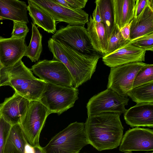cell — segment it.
I'll return each instance as SVG.
<instances>
[{"mask_svg":"<svg viewBox=\"0 0 153 153\" xmlns=\"http://www.w3.org/2000/svg\"><path fill=\"white\" fill-rule=\"evenodd\" d=\"M30 1L50 15L56 22H65L71 25L83 26L88 22V14L82 9H71L61 6L53 0Z\"/></svg>","mask_w":153,"mask_h":153,"instance_id":"11","label":"cell"},{"mask_svg":"<svg viewBox=\"0 0 153 153\" xmlns=\"http://www.w3.org/2000/svg\"><path fill=\"white\" fill-rule=\"evenodd\" d=\"M153 33V0L148 3L139 17L131 22V40Z\"/></svg>","mask_w":153,"mask_h":153,"instance_id":"17","label":"cell"},{"mask_svg":"<svg viewBox=\"0 0 153 153\" xmlns=\"http://www.w3.org/2000/svg\"><path fill=\"white\" fill-rule=\"evenodd\" d=\"M119 150L146 151L153 150V130L136 127L126 131L119 145Z\"/></svg>","mask_w":153,"mask_h":153,"instance_id":"12","label":"cell"},{"mask_svg":"<svg viewBox=\"0 0 153 153\" xmlns=\"http://www.w3.org/2000/svg\"><path fill=\"white\" fill-rule=\"evenodd\" d=\"M131 22L126 25L120 29V32L123 37L126 39L131 40L130 38V27Z\"/></svg>","mask_w":153,"mask_h":153,"instance_id":"33","label":"cell"},{"mask_svg":"<svg viewBox=\"0 0 153 153\" xmlns=\"http://www.w3.org/2000/svg\"><path fill=\"white\" fill-rule=\"evenodd\" d=\"M61 6L75 10L84 8L88 1L87 0H53Z\"/></svg>","mask_w":153,"mask_h":153,"instance_id":"30","label":"cell"},{"mask_svg":"<svg viewBox=\"0 0 153 153\" xmlns=\"http://www.w3.org/2000/svg\"><path fill=\"white\" fill-rule=\"evenodd\" d=\"M126 124L131 127H153V103H137L124 114Z\"/></svg>","mask_w":153,"mask_h":153,"instance_id":"16","label":"cell"},{"mask_svg":"<svg viewBox=\"0 0 153 153\" xmlns=\"http://www.w3.org/2000/svg\"><path fill=\"white\" fill-rule=\"evenodd\" d=\"M47 82L35 77L22 59L1 70V86H10L15 92L29 101L39 100Z\"/></svg>","mask_w":153,"mask_h":153,"instance_id":"3","label":"cell"},{"mask_svg":"<svg viewBox=\"0 0 153 153\" xmlns=\"http://www.w3.org/2000/svg\"><path fill=\"white\" fill-rule=\"evenodd\" d=\"M13 23L11 37L17 39L25 38L29 31L26 24L15 21H13Z\"/></svg>","mask_w":153,"mask_h":153,"instance_id":"31","label":"cell"},{"mask_svg":"<svg viewBox=\"0 0 153 153\" xmlns=\"http://www.w3.org/2000/svg\"><path fill=\"white\" fill-rule=\"evenodd\" d=\"M146 51L129 43L114 52L103 55L104 64L110 67L137 62H144Z\"/></svg>","mask_w":153,"mask_h":153,"instance_id":"13","label":"cell"},{"mask_svg":"<svg viewBox=\"0 0 153 153\" xmlns=\"http://www.w3.org/2000/svg\"><path fill=\"white\" fill-rule=\"evenodd\" d=\"M153 153L152 152L151 153Z\"/></svg>","mask_w":153,"mask_h":153,"instance_id":"39","label":"cell"},{"mask_svg":"<svg viewBox=\"0 0 153 153\" xmlns=\"http://www.w3.org/2000/svg\"><path fill=\"white\" fill-rule=\"evenodd\" d=\"M127 95L137 103H153V82L132 88Z\"/></svg>","mask_w":153,"mask_h":153,"instance_id":"24","label":"cell"},{"mask_svg":"<svg viewBox=\"0 0 153 153\" xmlns=\"http://www.w3.org/2000/svg\"><path fill=\"white\" fill-rule=\"evenodd\" d=\"M25 39L0 36V61L4 67L13 65L25 56L27 47Z\"/></svg>","mask_w":153,"mask_h":153,"instance_id":"14","label":"cell"},{"mask_svg":"<svg viewBox=\"0 0 153 153\" xmlns=\"http://www.w3.org/2000/svg\"><path fill=\"white\" fill-rule=\"evenodd\" d=\"M50 114L48 108L39 101H30L20 124L26 140L32 146L40 145V133Z\"/></svg>","mask_w":153,"mask_h":153,"instance_id":"6","label":"cell"},{"mask_svg":"<svg viewBox=\"0 0 153 153\" xmlns=\"http://www.w3.org/2000/svg\"><path fill=\"white\" fill-rule=\"evenodd\" d=\"M136 0H111L114 23L120 30L130 23L134 17Z\"/></svg>","mask_w":153,"mask_h":153,"instance_id":"19","label":"cell"},{"mask_svg":"<svg viewBox=\"0 0 153 153\" xmlns=\"http://www.w3.org/2000/svg\"><path fill=\"white\" fill-rule=\"evenodd\" d=\"M27 5L18 0H0V20H10L27 24Z\"/></svg>","mask_w":153,"mask_h":153,"instance_id":"18","label":"cell"},{"mask_svg":"<svg viewBox=\"0 0 153 153\" xmlns=\"http://www.w3.org/2000/svg\"><path fill=\"white\" fill-rule=\"evenodd\" d=\"M30 70L40 79L47 82L73 87L71 74L63 64L58 60L54 59L39 60L32 66Z\"/></svg>","mask_w":153,"mask_h":153,"instance_id":"10","label":"cell"},{"mask_svg":"<svg viewBox=\"0 0 153 153\" xmlns=\"http://www.w3.org/2000/svg\"><path fill=\"white\" fill-rule=\"evenodd\" d=\"M48 47L53 59L61 62L67 68L73 78V87L76 88L91 79L101 57L99 54H82L51 38L48 41Z\"/></svg>","mask_w":153,"mask_h":153,"instance_id":"2","label":"cell"},{"mask_svg":"<svg viewBox=\"0 0 153 153\" xmlns=\"http://www.w3.org/2000/svg\"><path fill=\"white\" fill-rule=\"evenodd\" d=\"M129 41L123 37L120 30L114 23L111 36L108 42L107 54L114 52L128 43Z\"/></svg>","mask_w":153,"mask_h":153,"instance_id":"26","label":"cell"},{"mask_svg":"<svg viewBox=\"0 0 153 153\" xmlns=\"http://www.w3.org/2000/svg\"><path fill=\"white\" fill-rule=\"evenodd\" d=\"M25 153H34L33 147L27 143L25 147Z\"/></svg>","mask_w":153,"mask_h":153,"instance_id":"35","label":"cell"},{"mask_svg":"<svg viewBox=\"0 0 153 153\" xmlns=\"http://www.w3.org/2000/svg\"><path fill=\"white\" fill-rule=\"evenodd\" d=\"M32 25V36L30 42L27 46L25 56L33 62L37 61L40 58L42 51V36L37 27L33 23Z\"/></svg>","mask_w":153,"mask_h":153,"instance_id":"23","label":"cell"},{"mask_svg":"<svg viewBox=\"0 0 153 153\" xmlns=\"http://www.w3.org/2000/svg\"><path fill=\"white\" fill-rule=\"evenodd\" d=\"M120 116L103 113L88 116L85 126L89 144L99 151L119 146L124 130Z\"/></svg>","mask_w":153,"mask_h":153,"instance_id":"1","label":"cell"},{"mask_svg":"<svg viewBox=\"0 0 153 153\" xmlns=\"http://www.w3.org/2000/svg\"><path fill=\"white\" fill-rule=\"evenodd\" d=\"M102 22L104 24L108 41L111 36L114 25L113 9L111 0H97Z\"/></svg>","mask_w":153,"mask_h":153,"instance_id":"25","label":"cell"},{"mask_svg":"<svg viewBox=\"0 0 153 153\" xmlns=\"http://www.w3.org/2000/svg\"><path fill=\"white\" fill-rule=\"evenodd\" d=\"M89 144L85 123L76 122L56 134L42 148L45 153H78Z\"/></svg>","mask_w":153,"mask_h":153,"instance_id":"4","label":"cell"},{"mask_svg":"<svg viewBox=\"0 0 153 153\" xmlns=\"http://www.w3.org/2000/svg\"><path fill=\"white\" fill-rule=\"evenodd\" d=\"M123 153H133L132 151H127Z\"/></svg>","mask_w":153,"mask_h":153,"instance_id":"38","label":"cell"},{"mask_svg":"<svg viewBox=\"0 0 153 153\" xmlns=\"http://www.w3.org/2000/svg\"><path fill=\"white\" fill-rule=\"evenodd\" d=\"M78 94L77 88L47 82L39 101L50 114L60 115L74 106Z\"/></svg>","mask_w":153,"mask_h":153,"instance_id":"5","label":"cell"},{"mask_svg":"<svg viewBox=\"0 0 153 153\" xmlns=\"http://www.w3.org/2000/svg\"><path fill=\"white\" fill-rule=\"evenodd\" d=\"M95 2L96 4V7L92 13V18L96 22L98 23L102 22L98 4L96 1Z\"/></svg>","mask_w":153,"mask_h":153,"instance_id":"34","label":"cell"},{"mask_svg":"<svg viewBox=\"0 0 153 153\" xmlns=\"http://www.w3.org/2000/svg\"><path fill=\"white\" fill-rule=\"evenodd\" d=\"M34 153H45L40 145L33 147Z\"/></svg>","mask_w":153,"mask_h":153,"instance_id":"36","label":"cell"},{"mask_svg":"<svg viewBox=\"0 0 153 153\" xmlns=\"http://www.w3.org/2000/svg\"><path fill=\"white\" fill-rule=\"evenodd\" d=\"M148 0H136L134 6V17L136 19L138 18L147 4Z\"/></svg>","mask_w":153,"mask_h":153,"instance_id":"32","label":"cell"},{"mask_svg":"<svg viewBox=\"0 0 153 153\" xmlns=\"http://www.w3.org/2000/svg\"><path fill=\"white\" fill-rule=\"evenodd\" d=\"M27 10L33 23L48 33L54 34L56 31V23L53 17L38 7L30 0L28 1Z\"/></svg>","mask_w":153,"mask_h":153,"instance_id":"21","label":"cell"},{"mask_svg":"<svg viewBox=\"0 0 153 153\" xmlns=\"http://www.w3.org/2000/svg\"><path fill=\"white\" fill-rule=\"evenodd\" d=\"M148 65L142 62H137L111 68L107 89L121 96L127 97V93L132 88L137 74Z\"/></svg>","mask_w":153,"mask_h":153,"instance_id":"9","label":"cell"},{"mask_svg":"<svg viewBox=\"0 0 153 153\" xmlns=\"http://www.w3.org/2000/svg\"><path fill=\"white\" fill-rule=\"evenodd\" d=\"M27 143L20 124L12 125L4 153H25V147Z\"/></svg>","mask_w":153,"mask_h":153,"instance_id":"22","label":"cell"},{"mask_svg":"<svg viewBox=\"0 0 153 153\" xmlns=\"http://www.w3.org/2000/svg\"><path fill=\"white\" fill-rule=\"evenodd\" d=\"M4 67L3 65H2V63H1V61H0V87H1L0 85V78H1V69Z\"/></svg>","mask_w":153,"mask_h":153,"instance_id":"37","label":"cell"},{"mask_svg":"<svg viewBox=\"0 0 153 153\" xmlns=\"http://www.w3.org/2000/svg\"><path fill=\"white\" fill-rule=\"evenodd\" d=\"M12 125L0 115V153H4Z\"/></svg>","mask_w":153,"mask_h":153,"instance_id":"29","label":"cell"},{"mask_svg":"<svg viewBox=\"0 0 153 153\" xmlns=\"http://www.w3.org/2000/svg\"><path fill=\"white\" fill-rule=\"evenodd\" d=\"M29 102V100L15 92L0 104V115L12 126L20 123Z\"/></svg>","mask_w":153,"mask_h":153,"instance_id":"15","label":"cell"},{"mask_svg":"<svg viewBox=\"0 0 153 153\" xmlns=\"http://www.w3.org/2000/svg\"><path fill=\"white\" fill-rule=\"evenodd\" d=\"M86 23L87 30L94 49L100 55L107 54V39L104 24L95 22L91 15Z\"/></svg>","mask_w":153,"mask_h":153,"instance_id":"20","label":"cell"},{"mask_svg":"<svg viewBox=\"0 0 153 153\" xmlns=\"http://www.w3.org/2000/svg\"><path fill=\"white\" fill-rule=\"evenodd\" d=\"M152 82H153V65L148 64L137 74L132 88Z\"/></svg>","mask_w":153,"mask_h":153,"instance_id":"27","label":"cell"},{"mask_svg":"<svg viewBox=\"0 0 153 153\" xmlns=\"http://www.w3.org/2000/svg\"><path fill=\"white\" fill-rule=\"evenodd\" d=\"M82 54H99L93 48L87 31L84 26L79 25L59 26L51 37Z\"/></svg>","mask_w":153,"mask_h":153,"instance_id":"7","label":"cell"},{"mask_svg":"<svg viewBox=\"0 0 153 153\" xmlns=\"http://www.w3.org/2000/svg\"></svg>","mask_w":153,"mask_h":153,"instance_id":"40","label":"cell"},{"mask_svg":"<svg viewBox=\"0 0 153 153\" xmlns=\"http://www.w3.org/2000/svg\"><path fill=\"white\" fill-rule=\"evenodd\" d=\"M129 43L146 51H153V33L130 40Z\"/></svg>","mask_w":153,"mask_h":153,"instance_id":"28","label":"cell"},{"mask_svg":"<svg viewBox=\"0 0 153 153\" xmlns=\"http://www.w3.org/2000/svg\"><path fill=\"white\" fill-rule=\"evenodd\" d=\"M129 100L108 89L94 95L89 100L86 108L88 116L103 113L124 114Z\"/></svg>","mask_w":153,"mask_h":153,"instance_id":"8","label":"cell"}]
</instances>
